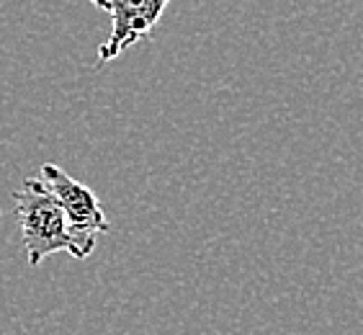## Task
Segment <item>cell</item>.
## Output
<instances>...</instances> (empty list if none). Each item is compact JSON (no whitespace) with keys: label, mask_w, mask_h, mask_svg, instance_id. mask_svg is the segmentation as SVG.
<instances>
[{"label":"cell","mask_w":363,"mask_h":335,"mask_svg":"<svg viewBox=\"0 0 363 335\" xmlns=\"http://www.w3.org/2000/svg\"><path fill=\"white\" fill-rule=\"evenodd\" d=\"M13 212L21 227L28 265L44 263L52 253H70L72 258L83 260L96 251V238L77 230L36 175L26 178L13 194Z\"/></svg>","instance_id":"obj_1"},{"label":"cell","mask_w":363,"mask_h":335,"mask_svg":"<svg viewBox=\"0 0 363 335\" xmlns=\"http://www.w3.org/2000/svg\"><path fill=\"white\" fill-rule=\"evenodd\" d=\"M98 11L111 16V34L98 47V60L111 62L126 49L152 34L170 0H91Z\"/></svg>","instance_id":"obj_2"},{"label":"cell","mask_w":363,"mask_h":335,"mask_svg":"<svg viewBox=\"0 0 363 335\" xmlns=\"http://www.w3.org/2000/svg\"><path fill=\"white\" fill-rule=\"evenodd\" d=\"M39 181L44 183V189L55 196L60 207L65 209V214L70 216V222L75 224L77 230L91 235V238H98L108 232V219L104 214V207L98 202V196L93 194L85 183L75 181L72 175H67L60 165L55 163H47L42 165Z\"/></svg>","instance_id":"obj_3"}]
</instances>
